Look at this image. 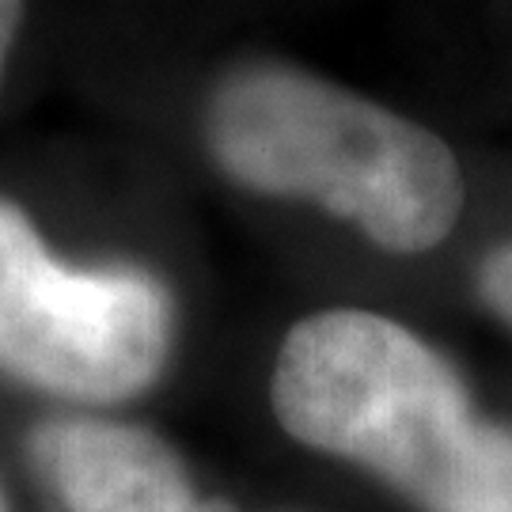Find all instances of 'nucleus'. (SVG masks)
I'll list each match as a JSON object with an SVG mask.
<instances>
[{
	"mask_svg": "<svg viewBox=\"0 0 512 512\" xmlns=\"http://www.w3.org/2000/svg\"><path fill=\"white\" fill-rule=\"evenodd\" d=\"M270 403L296 444L365 467L418 512H512V425L482 418L456 368L387 315L300 319Z\"/></svg>",
	"mask_w": 512,
	"mask_h": 512,
	"instance_id": "nucleus-1",
	"label": "nucleus"
},
{
	"mask_svg": "<svg viewBox=\"0 0 512 512\" xmlns=\"http://www.w3.org/2000/svg\"><path fill=\"white\" fill-rule=\"evenodd\" d=\"M205 141L243 190L323 205L391 255L440 247L463 213V175L437 133L296 65L232 69Z\"/></svg>",
	"mask_w": 512,
	"mask_h": 512,
	"instance_id": "nucleus-2",
	"label": "nucleus"
},
{
	"mask_svg": "<svg viewBox=\"0 0 512 512\" xmlns=\"http://www.w3.org/2000/svg\"><path fill=\"white\" fill-rule=\"evenodd\" d=\"M171 300L137 270H69L0 198V368L57 399L122 403L171 353Z\"/></svg>",
	"mask_w": 512,
	"mask_h": 512,
	"instance_id": "nucleus-3",
	"label": "nucleus"
},
{
	"mask_svg": "<svg viewBox=\"0 0 512 512\" xmlns=\"http://www.w3.org/2000/svg\"><path fill=\"white\" fill-rule=\"evenodd\" d=\"M31 459L65 512H194L183 459L164 437L107 418L35 429Z\"/></svg>",
	"mask_w": 512,
	"mask_h": 512,
	"instance_id": "nucleus-4",
	"label": "nucleus"
},
{
	"mask_svg": "<svg viewBox=\"0 0 512 512\" xmlns=\"http://www.w3.org/2000/svg\"><path fill=\"white\" fill-rule=\"evenodd\" d=\"M478 296L501 323L512 327V243L497 247L478 266Z\"/></svg>",
	"mask_w": 512,
	"mask_h": 512,
	"instance_id": "nucleus-5",
	"label": "nucleus"
},
{
	"mask_svg": "<svg viewBox=\"0 0 512 512\" xmlns=\"http://www.w3.org/2000/svg\"><path fill=\"white\" fill-rule=\"evenodd\" d=\"M19 16H23V0H0V80H4V65H8L12 42H16Z\"/></svg>",
	"mask_w": 512,
	"mask_h": 512,
	"instance_id": "nucleus-6",
	"label": "nucleus"
},
{
	"mask_svg": "<svg viewBox=\"0 0 512 512\" xmlns=\"http://www.w3.org/2000/svg\"><path fill=\"white\" fill-rule=\"evenodd\" d=\"M194 512H239L232 501H224V497H209V501H198V509Z\"/></svg>",
	"mask_w": 512,
	"mask_h": 512,
	"instance_id": "nucleus-7",
	"label": "nucleus"
},
{
	"mask_svg": "<svg viewBox=\"0 0 512 512\" xmlns=\"http://www.w3.org/2000/svg\"><path fill=\"white\" fill-rule=\"evenodd\" d=\"M0 512H4V505H0Z\"/></svg>",
	"mask_w": 512,
	"mask_h": 512,
	"instance_id": "nucleus-8",
	"label": "nucleus"
}]
</instances>
